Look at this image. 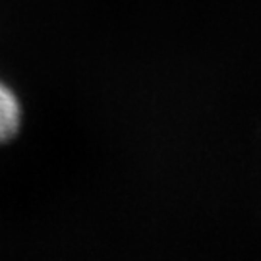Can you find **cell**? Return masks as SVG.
Listing matches in <instances>:
<instances>
[{"label": "cell", "mask_w": 261, "mask_h": 261, "mask_svg": "<svg viewBox=\"0 0 261 261\" xmlns=\"http://www.w3.org/2000/svg\"><path fill=\"white\" fill-rule=\"evenodd\" d=\"M21 124V107L18 97L6 84L0 82V143L12 140Z\"/></svg>", "instance_id": "cell-1"}]
</instances>
